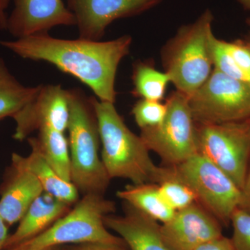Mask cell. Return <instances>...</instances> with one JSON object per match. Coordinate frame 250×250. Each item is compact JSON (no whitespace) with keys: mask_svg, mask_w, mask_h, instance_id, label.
<instances>
[{"mask_svg":"<svg viewBox=\"0 0 250 250\" xmlns=\"http://www.w3.org/2000/svg\"><path fill=\"white\" fill-rule=\"evenodd\" d=\"M125 245L103 244V243H85L80 244L67 250H126Z\"/></svg>","mask_w":250,"mask_h":250,"instance_id":"cell-27","label":"cell"},{"mask_svg":"<svg viewBox=\"0 0 250 250\" xmlns=\"http://www.w3.org/2000/svg\"><path fill=\"white\" fill-rule=\"evenodd\" d=\"M41 250H62L59 247H52V248H46V249Z\"/></svg>","mask_w":250,"mask_h":250,"instance_id":"cell-32","label":"cell"},{"mask_svg":"<svg viewBox=\"0 0 250 250\" xmlns=\"http://www.w3.org/2000/svg\"><path fill=\"white\" fill-rule=\"evenodd\" d=\"M157 184L161 195L175 211L197 202L195 193L179 177L173 166L164 167V172Z\"/></svg>","mask_w":250,"mask_h":250,"instance_id":"cell-23","label":"cell"},{"mask_svg":"<svg viewBox=\"0 0 250 250\" xmlns=\"http://www.w3.org/2000/svg\"><path fill=\"white\" fill-rule=\"evenodd\" d=\"M11 0H0V29H7L8 16L7 9Z\"/></svg>","mask_w":250,"mask_h":250,"instance_id":"cell-29","label":"cell"},{"mask_svg":"<svg viewBox=\"0 0 250 250\" xmlns=\"http://www.w3.org/2000/svg\"><path fill=\"white\" fill-rule=\"evenodd\" d=\"M12 118L16 123L13 138L16 141H23L43 129L65 133L70 118L67 90L60 84H41L36 96Z\"/></svg>","mask_w":250,"mask_h":250,"instance_id":"cell-10","label":"cell"},{"mask_svg":"<svg viewBox=\"0 0 250 250\" xmlns=\"http://www.w3.org/2000/svg\"><path fill=\"white\" fill-rule=\"evenodd\" d=\"M231 241L235 250H250V212L238 208L231 219Z\"/></svg>","mask_w":250,"mask_h":250,"instance_id":"cell-25","label":"cell"},{"mask_svg":"<svg viewBox=\"0 0 250 250\" xmlns=\"http://www.w3.org/2000/svg\"><path fill=\"white\" fill-rule=\"evenodd\" d=\"M246 24H248V27H250V16L249 18H247Z\"/></svg>","mask_w":250,"mask_h":250,"instance_id":"cell-33","label":"cell"},{"mask_svg":"<svg viewBox=\"0 0 250 250\" xmlns=\"http://www.w3.org/2000/svg\"><path fill=\"white\" fill-rule=\"evenodd\" d=\"M11 167L0 197V217L8 226L20 222L31 204L44 192L34 174L13 163Z\"/></svg>","mask_w":250,"mask_h":250,"instance_id":"cell-15","label":"cell"},{"mask_svg":"<svg viewBox=\"0 0 250 250\" xmlns=\"http://www.w3.org/2000/svg\"></svg>","mask_w":250,"mask_h":250,"instance_id":"cell-35","label":"cell"},{"mask_svg":"<svg viewBox=\"0 0 250 250\" xmlns=\"http://www.w3.org/2000/svg\"><path fill=\"white\" fill-rule=\"evenodd\" d=\"M27 140L30 147H35L62 179L71 182L70 149L65 133L43 129L39 131L37 137Z\"/></svg>","mask_w":250,"mask_h":250,"instance_id":"cell-20","label":"cell"},{"mask_svg":"<svg viewBox=\"0 0 250 250\" xmlns=\"http://www.w3.org/2000/svg\"><path fill=\"white\" fill-rule=\"evenodd\" d=\"M167 112L166 104L140 99L131 110L135 122L140 129L154 127L164 121Z\"/></svg>","mask_w":250,"mask_h":250,"instance_id":"cell-24","label":"cell"},{"mask_svg":"<svg viewBox=\"0 0 250 250\" xmlns=\"http://www.w3.org/2000/svg\"><path fill=\"white\" fill-rule=\"evenodd\" d=\"M213 68L236 80L250 83V42H227L213 36L211 42Z\"/></svg>","mask_w":250,"mask_h":250,"instance_id":"cell-18","label":"cell"},{"mask_svg":"<svg viewBox=\"0 0 250 250\" xmlns=\"http://www.w3.org/2000/svg\"><path fill=\"white\" fill-rule=\"evenodd\" d=\"M133 90L131 93L143 100L161 102L164 98L167 85L171 82L166 72L156 70L149 62L137 61L133 65Z\"/></svg>","mask_w":250,"mask_h":250,"instance_id":"cell-22","label":"cell"},{"mask_svg":"<svg viewBox=\"0 0 250 250\" xmlns=\"http://www.w3.org/2000/svg\"><path fill=\"white\" fill-rule=\"evenodd\" d=\"M41 87V84L31 87L22 84L0 57V121L12 118L36 96Z\"/></svg>","mask_w":250,"mask_h":250,"instance_id":"cell-21","label":"cell"},{"mask_svg":"<svg viewBox=\"0 0 250 250\" xmlns=\"http://www.w3.org/2000/svg\"><path fill=\"white\" fill-rule=\"evenodd\" d=\"M98 119L104 166L110 179H128L131 184L155 183L164 167L156 166L141 136L129 129L114 103L90 97Z\"/></svg>","mask_w":250,"mask_h":250,"instance_id":"cell-2","label":"cell"},{"mask_svg":"<svg viewBox=\"0 0 250 250\" xmlns=\"http://www.w3.org/2000/svg\"><path fill=\"white\" fill-rule=\"evenodd\" d=\"M124 204V215L104 217L106 228L118 233L130 250H172L164 241L157 221Z\"/></svg>","mask_w":250,"mask_h":250,"instance_id":"cell-14","label":"cell"},{"mask_svg":"<svg viewBox=\"0 0 250 250\" xmlns=\"http://www.w3.org/2000/svg\"><path fill=\"white\" fill-rule=\"evenodd\" d=\"M198 154L230 177L240 189L250 166V119L220 124H196Z\"/></svg>","mask_w":250,"mask_h":250,"instance_id":"cell-7","label":"cell"},{"mask_svg":"<svg viewBox=\"0 0 250 250\" xmlns=\"http://www.w3.org/2000/svg\"><path fill=\"white\" fill-rule=\"evenodd\" d=\"M195 250H235L231 238L219 237L202 245Z\"/></svg>","mask_w":250,"mask_h":250,"instance_id":"cell-26","label":"cell"},{"mask_svg":"<svg viewBox=\"0 0 250 250\" xmlns=\"http://www.w3.org/2000/svg\"><path fill=\"white\" fill-rule=\"evenodd\" d=\"M173 166L195 193L197 202L220 223H231L233 213L241 204V190L228 174L198 153Z\"/></svg>","mask_w":250,"mask_h":250,"instance_id":"cell-9","label":"cell"},{"mask_svg":"<svg viewBox=\"0 0 250 250\" xmlns=\"http://www.w3.org/2000/svg\"><path fill=\"white\" fill-rule=\"evenodd\" d=\"M31 153L27 156L14 153L11 156V163L34 174L46 193L68 205L76 204L79 200L77 187L72 182L62 179L35 147H31Z\"/></svg>","mask_w":250,"mask_h":250,"instance_id":"cell-17","label":"cell"},{"mask_svg":"<svg viewBox=\"0 0 250 250\" xmlns=\"http://www.w3.org/2000/svg\"><path fill=\"white\" fill-rule=\"evenodd\" d=\"M161 232L172 250H195L223 236L222 224L198 202L176 211Z\"/></svg>","mask_w":250,"mask_h":250,"instance_id":"cell-12","label":"cell"},{"mask_svg":"<svg viewBox=\"0 0 250 250\" xmlns=\"http://www.w3.org/2000/svg\"><path fill=\"white\" fill-rule=\"evenodd\" d=\"M243 9L246 11H250V0H237Z\"/></svg>","mask_w":250,"mask_h":250,"instance_id":"cell-31","label":"cell"},{"mask_svg":"<svg viewBox=\"0 0 250 250\" xmlns=\"http://www.w3.org/2000/svg\"><path fill=\"white\" fill-rule=\"evenodd\" d=\"M188 98L196 124H220L250 118V83L215 68L205 83Z\"/></svg>","mask_w":250,"mask_h":250,"instance_id":"cell-8","label":"cell"},{"mask_svg":"<svg viewBox=\"0 0 250 250\" xmlns=\"http://www.w3.org/2000/svg\"><path fill=\"white\" fill-rule=\"evenodd\" d=\"M131 42L129 35L100 41L57 39L47 33L0 41V45L21 58L52 64L87 85L100 101L115 104L117 71Z\"/></svg>","mask_w":250,"mask_h":250,"instance_id":"cell-1","label":"cell"},{"mask_svg":"<svg viewBox=\"0 0 250 250\" xmlns=\"http://www.w3.org/2000/svg\"><path fill=\"white\" fill-rule=\"evenodd\" d=\"M116 212V205L101 194L83 195L75 207L40 234L9 250H41L64 244L126 245L108 231L104 218Z\"/></svg>","mask_w":250,"mask_h":250,"instance_id":"cell-5","label":"cell"},{"mask_svg":"<svg viewBox=\"0 0 250 250\" xmlns=\"http://www.w3.org/2000/svg\"><path fill=\"white\" fill-rule=\"evenodd\" d=\"M213 15L206 9L196 21L182 26L161 51L165 72L177 90L190 97L213 71Z\"/></svg>","mask_w":250,"mask_h":250,"instance_id":"cell-4","label":"cell"},{"mask_svg":"<svg viewBox=\"0 0 250 250\" xmlns=\"http://www.w3.org/2000/svg\"><path fill=\"white\" fill-rule=\"evenodd\" d=\"M239 208L250 212V166L246 182L241 189V200Z\"/></svg>","mask_w":250,"mask_h":250,"instance_id":"cell-28","label":"cell"},{"mask_svg":"<svg viewBox=\"0 0 250 250\" xmlns=\"http://www.w3.org/2000/svg\"><path fill=\"white\" fill-rule=\"evenodd\" d=\"M70 206L44 192L34 200L20 220L19 225L15 232L9 235L3 250L11 249L40 234L67 213Z\"/></svg>","mask_w":250,"mask_h":250,"instance_id":"cell-16","label":"cell"},{"mask_svg":"<svg viewBox=\"0 0 250 250\" xmlns=\"http://www.w3.org/2000/svg\"><path fill=\"white\" fill-rule=\"evenodd\" d=\"M75 25V16L62 0H14L6 30L18 39L47 34L57 26Z\"/></svg>","mask_w":250,"mask_h":250,"instance_id":"cell-13","label":"cell"},{"mask_svg":"<svg viewBox=\"0 0 250 250\" xmlns=\"http://www.w3.org/2000/svg\"><path fill=\"white\" fill-rule=\"evenodd\" d=\"M8 225L0 217V250H4L5 243L7 241L9 235L8 234Z\"/></svg>","mask_w":250,"mask_h":250,"instance_id":"cell-30","label":"cell"},{"mask_svg":"<svg viewBox=\"0 0 250 250\" xmlns=\"http://www.w3.org/2000/svg\"><path fill=\"white\" fill-rule=\"evenodd\" d=\"M166 104L167 112L162 123L141 129L140 136L147 149L167 166H177L198 153L196 123L187 95L176 90Z\"/></svg>","mask_w":250,"mask_h":250,"instance_id":"cell-6","label":"cell"},{"mask_svg":"<svg viewBox=\"0 0 250 250\" xmlns=\"http://www.w3.org/2000/svg\"><path fill=\"white\" fill-rule=\"evenodd\" d=\"M117 196L158 223H167L175 210L167 205L155 183L129 184L117 192Z\"/></svg>","mask_w":250,"mask_h":250,"instance_id":"cell-19","label":"cell"},{"mask_svg":"<svg viewBox=\"0 0 250 250\" xmlns=\"http://www.w3.org/2000/svg\"><path fill=\"white\" fill-rule=\"evenodd\" d=\"M164 0H67L75 16L80 39L100 41L116 20L133 17L152 9Z\"/></svg>","mask_w":250,"mask_h":250,"instance_id":"cell-11","label":"cell"},{"mask_svg":"<svg viewBox=\"0 0 250 250\" xmlns=\"http://www.w3.org/2000/svg\"><path fill=\"white\" fill-rule=\"evenodd\" d=\"M67 90L71 182L83 195H104L111 179L99 154L100 136L98 119L90 97L80 88Z\"/></svg>","mask_w":250,"mask_h":250,"instance_id":"cell-3","label":"cell"},{"mask_svg":"<svg viewBox=\"0 0 250 250\" xmlns=\"http://www.w3.org/2000/svg\"><path fill=\"white\" fill-rule=\"evenodd\" d=\"M247 40H248V41H250V34L249 36H248V38H247Z\"/></svg>","mask_w":250,"mask_h":250,"instance_id":"cell-34","label":"cell"}]
</instances>
